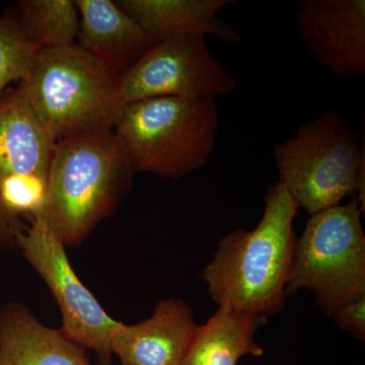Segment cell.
Instances as JSON below:
<instances>
[{"label": "cell", "instance_id": "8", "mask_svg": "<svg viewBox=\"0 0 365 365\" xmlns=\"http://www.w3.org/2000/svg\"><path fill=\"white\" fill-rule=\"evenodd\" d=\"M16 237L29 263L51 290L63 321L62 331L83 348L93 350L104 365L111 362L112 338L119 322L101 306L79 279L67 258L66 245L42 217L31 220Z\"/></svg>", "mask_w": 365, "mask_h": 365}, {"label": "cell", "instance_id": "19", "mask_svg": "<svg viewBox=\"0 0 365 365\" xmlns=\"http://www.w3.org/2000/svg\"><path fill=\"white\" fill-rule=\"evenodd\" d=\"M336 325L352 337L360 341L365 339V295L339 307L332 314Z\"/></svg>", "mask_w": 365, "mask_h": 365}, {"label": "cell", "instance_id": "6", "mask_svg": "<svg viewBox=\"0 0 365 365\" xmlns=\"http://www.w3.org/2000/svg\"><path fill=\"white\" fill-rule=\"evenodd\" d=\"M364 209L355 197L311 215L297 240L287 294L311 290L327 316L365 295Z\"/></svg>", "mask_w": 365, "mask_h": 365}, {"label": "cell", "instance_id": "14", "mask_svg": "<svg viewBox=\"0 0 365 365\" xmlns=\"http://www.w3.org/2000/svg\"><path fill=\"white\" fill-rule=\"evenodd\" d=\"M0 365H93L63 333L41 324L25 307L11 304L0 313Z\"/></svg>", "mask_w": 365, "mask_h": 365}, {"label": "cell", "instance_id": "11", "mask_svg": "<svg viewBox=\"0 0 365 365\" xmlns=\"http://www.w3.org/2000/svg\"><path fill=\"white\" fill-rule=\"evenodd\" d=\"M55 140L34 111L24 83L0 96V182L7 178L48 180Z\"/></svg>", "mask_w": 365, "mask_h": 365}, {"label": "cell", "instance_id": "16", "mask_svg": "<svg viewBox=\"0 0 365 365\" xmlns=\"http://www.w3.org/2000/svg\"><path fill=\"white\" fill-rule=\"evenodd\" d=\"M14 14L26 37L40 50L76 44L79 16L74 0H21Z\"/></svg>", "mask_w": 365, "mask_h": 365}, {"label": "cell", "instance_id": "10", "mask_svg": "<svg viewBox=\"0 0 365 365\" xmlns=\"http://www.w3.org/2000/svg\"><path fill=\"white\" fill-rule=\"evenodd\" d=\"M196 329L189 304L182 299L163 300L145 321L134 325L119 322L112 352L121 365H181Z\"/></svg>", "mask_w": 365, "mask_h": 365}, {"label": "cell", "instance_id": "9", "mask_svg": "<svg viewBox=\"0 0 365 365\" xmlns=\"http://www.w3.org/2000/svg\"><path fill=\"white\" fill-rule=\"evenodd\" d=\"M300 39L322 66L350 81L365 76L364 0H304Z\"/></svg>", "mask_w": 365, "mask_h": 365}, {"label": "cell", "instance_id": "7", "mask_svg": "<svg viewBox=\"0 0 365 365\" xmlns=\"http://www.w3.org/2000/svg\"><path fill=\"white\" fill-rule=\"evenodd\" d=\"M237 88L234 76L213 56L206 37L182 36L151 46L119 74L120 108L163 97L216 98Z\"/></svg>", "mask_w": 365, "mask_h": 365}, {"label": "cell", "instance_id": "4", "mask_svg": "<svg viewBox=\"0 0 365 365\" xmlns=\"http://www.w3.org/2000/svg\"><path fill=\"white\" fill-rule=\"evenodd\" d=\"M119 73L78 44L41 49L21 81L55 140L113 130L121 111Z\"/></svg>", "mask_w": 365, "mask_h": 365}, {"label": "cell", "instance_id": "15", "mask_svg": "<svg viewBox=\"0 0 365 365\" xmlns=\"http://www.w3.org/2000/svg\"><path fill=\"white\" fill-rule=\"evenodd\" d=\"M266 319L218 306L207 323L197 326L181 365H237L247 355L262 356L264 350L255 340V334Z\"/></svg>", "mask_w": 365, "mask_h": 365}, {"label": "cell", "instance_id": "18", "mask_svg": "<svg viewBox=\"0 0 365 365\" xmlns=\"http://www.w3.org/2000/svg\"><path fill=\"white\" fill-rule=\"evenodd\" d=\"M47 179L36 176L7 178L0 182V202L13 215L39 216L47 196Z\"/></svg>", "mask_w": 365, "mask_h": 365}, {"label": "cell", "instance_id": "5", "mask_svg": "<svg viewBox=\"0 0 365 365\" xmlns=\"http://www.w3.org/2000/svg\"><path fill=\"white\" fill-rule=\"evenodd\" d=\"M279 181L313 215L355 196L364 209L365 151L359 134L338 110L299 127L273 150Z\"/></svg>", "mask_w": 365, "mask_h": 365}, {"label": "cell", "instance_id": "13", "mask_svg": "<svg viewBox=\"0 0 365 365\" xmlns=\"http://www.w3.org/2000/svg\"><path fill=\"white\" fill-rule=\"evenodd\" d=\"M74 4L79 16L76 44L118 73L128 69L153 45L117 2L74 0Z\"/></svg>", "mask_w": 365, "mask_h": 365}, {"label": "cell", "instance_id": "1", "mask_svg": "<svg viewBox=\"0 0 365 365\" xmlns=\"http://www.w3.org/2000/svg\"><path fill=\"white\" fill-rule=\"evenodd\" d=\"M299 208L284 185L276 182L266 193L257 227L234 230L220 240L202 273L218 306L265 319L282 309L294 265Z\"/></svg>", "mask_w": 365, "mask_h": 365}, {"label": "cell", "instance_id": "12", "mask_svg": "<svg viewBox=\"0 0 365 365\" xmlns=\"http://www.w3.org/2000/svg\"><path fill=\"white\" fill-rule=\"evenodd\" d=\"M230 0H120L153 44L182 36H213L237 45L242 36L218 16Z\"/></svg>", "mask_w": 365, "mask_h": 365}, {"label": "cell", "instance_id": "2", "mask_svg": "<svg viewBox=\"0 0 365 365\" xmlns=\"http://www.w3.org/2000/svg\"><path fill=\"white\" fill-rule=\"evenodd\" d=\"M136 173L113 130L57 141L39 216L66 246H78L114 212Z\"/></svg>", "mask_w": 365, "mask_h": 365}, {"label": "cell", "instance_id": "20", "mask_svg": "<svg viewBox=\"0 0 365 365\" xmlns=\"http://www.w3.org/2000/svg\"><path fill=\"white\" fill-rule=\"evenodd\" d=\"M25 227L19 216L13 215L0 202V246L13 247Z\"/></svg>", "mask_w": 365, "mask_h": 365}, {"label": "cell", "instance_id": "3", "mask_svg": "<svg viewBox=\"0 0 365 365\" xmlns=\"http://www.w3.org/2000/svg\"><path fill=\"white\" fill-rule=\"evenodd\" d=\"M218 130L216 100L179 97L124 106L113 128L137 173L173 180L207 165Z\"/></svg>", "mask_w": 365, "mask_h": 365}, {"label": "cell", "instance_id": "17", "mask_svg": "<svg viewBox=\"0 0 365 365\" xmlns=\"http://www.w3.org/2000/svg\"><path fill=\"white\" fill-rule=\"evenodd\" d=\"M39 50L26 37L14 11L0 18V96L9 83L29 78Z\"/></svg>", "mask_w": 365, "mask_h": 365}]
</instances>
